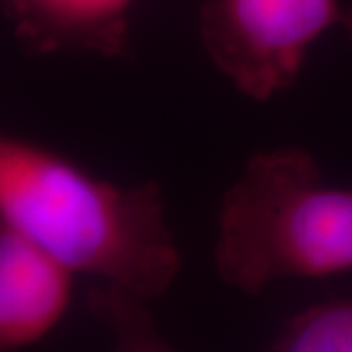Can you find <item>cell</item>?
Instances as JSON below:
<instances>
[{
	"instance_id": "obj_6",
	"label": "cell",
	"mask_w": 352,
	"mask_h": 352,
	"mask_svg": "<svg viewBox=\"0 0 352 352\" xmlns=\"http://www.w3.org/2000/svg\"><path fill=\"white\" fill-rule=\"evenodd\" d=\"M270 351L352 352V298L315 303L289 317Z\"/></svg>"
},
{
	"instance_id": "obj_7",
	"label": "cell",
	"mask_w": 352,
	"mask_h": 352,
	"mask_svg": "<svg viewBox=\"0 0 352 352\" xmlns=\"http://www.w3.org/2000/svg\"><path fill=\"white\" fill-rule=\"evenodd\" d=\"M96 311L102 319L118 333L122 342H133V349H155L151 344L159 342L157 329L145 311L147 300L133 296L124 289L104 286L96 294Z\"/></svg>"
},
{
	"instance_id": "obj_5",
	"label": "cell",
	"mask_w": 352,
	"mask_h": 352,
	"mask_svg": "<svg viewBox=\"0 0 352 352\" xmlns=\"http://www.w3.org/2000/svg\"><path fill=\"white\" fill-rule=\"evenodd\" d=\"M139 0H0L24 53H90L124 57Z\"/></svg>"
},
{
	"instance_id": "obj_2",
	"label": "cell",
	"mask_w": 352,
	"mask_h": 352,
	"mask_svg": "<svg viewBox=\"0 0 352 352\" xmlns=\"http://www.w3.org/2000/svg\"><path fill=\"white\" fill-rule=\"evenodd\" d=\"M214 270L251 298L284 280L351 272L352 188L327 184L298 145L254 153L219 201Z\"/></svg>"
},
{
	"instance_id": "obj_4",
	"label": "cell",
	"mask_w": 352,
	"mask_h": 352,
	"mask_svg": "<svg viewBox=\"0 0 352 352\" xmlns=\"http://www.w3.org/2000/svg\"><path fill=\"white\" fill-rule=\"evenodd\" d=\"M75 276L39 243L0 223V351L45 339L71 305Z\"/></svg>"
},
{
	"instance_id": "obj_8",
	"label": "cell",
	"mask_w": 352,
	"mask_h": 352,
	"mask_svg": "<svg viewBox=\"0 0 352 352\" xmlns=\"http://www.w3.org/2000/svg\"><path fill=\"white\" fill-rule=\"evenodd\" d=\"M340 28L346 32V36L352 41V6L344 8V14H342V22H340Z\"/></svg>"
},
{
	"instance_id": "obj_3",
	"label": "cell",
	"mask_w": 352,
	"mask_h": 352,
	"mask_svg": "<svg viewBox=\"0 0 352 352\" xmlns=\"http://www.w3.org/2000/svg\"><path fill=\"white\" fill-rule=\"evenodd\" d=\"M342 14L340 0H204L198 39L239 94L266 102L298 80L315 41Z\"/></svg>"
},
{
	"instance_id": "obj_1",
	"label": "cell",
	"mask_w": 352,
	"mask_h": 352,
	"mask_svg": "<svg viewBox=\"0 0 352 352\" xmlns=\"http://www.w3.org/2000/svg\"><path fill=\"white\" fill-rule=\"evenodd\" d=\"M0 223L75 274L147 302L166 294L182 268L155 182L116 184L30 139H0Z\"/></svg>"
}]
</instances>
